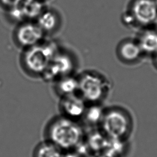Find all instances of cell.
<instances>
[{"instance_id": "cell-1", "label": "cell", "mask_w": 157, "mask_h": 157, "mask_svg": "<svg viewBox=\"0 0 157 157\" xmlns=\"http://www.w3.org/2000/svg\"><path fill=\"white\" fill-rule=\"evenodd\" d=\"M44 139L63 152L76 149L83 141L85 132L78 121L61 114L52 118L44 129Z\"/></svg>"}, {"instance_id": "cell-2", "label": "cell", "mask_w": 157, "mask_h": 157, "mask_svg": "<svg viewBox=\"0 0 157 157\" xmlns=\"http://www.w3.org/2000/svg\"><path fill=\"white\" fill-rule=\"evenodd\" d=\"M60 48L56 41L46 39L37 45L23 50L20 56L23 70L29 76L42 78Z\"/></svg>"}, {"instance_id": "cell-3", "label": "cell", "mask_w": 157, "mask_h": 157, "mask_svg": "<svg viewBox=\"0 0 157 157\" xmlns=\"http://www.w3.org/2000/svg\"><path fill=\"white\" fill-rule=\"evenodd\" d=\"M78 94L88 104H99L110 90V83L102 73L86 70L78 74Z\"/></svg>"}, {"instance_id": "cell-4", "label": "cell", "mask_w": 157, "mask_h": 157, "mask_svg": "<svg viewBox=\"0 0 157 157\" xmlns=\"http://www.w3.org/2000/svg\"><path fill=\"white\" fill-rule=\"evenodd\" d=\"M99 124L102 132L110 139L123 140L131 127L130 117L120 109L104 111Z\"/></svg>"}, {"instance_id": "cell-5", "label": "cell", "mask_w": 157, "mask_h": 157, "mask_svg": "<svg viewBox=\"0 0 157 157\" xmlns=\"http://www.w3.org/2000/svg\"><path fill=\"white\" fill-rule=\"evenodd\" d=\"M76 67L77 59L75 55L61 47L52 58L41 78L53 83L63 77L75 74Z\"/></svg>"}, {"instance_id": "cell-6", "label": "cell", "mask_w": 157, "mask_h": 157, "mask_svg": "<svg viewBox=\"0 0 157 157\" xmlns=\"http://www.w3.org/2000/svg\"><path fill=\"white\" fill-rule=\"evenodd\" d=\"M125 10L138 29L151 27L157 17V6L153 0H130Z\"/></svg>"}, {"instance_id": "cell-7", "label": "cell", "mask_w": 157, "mask_h": 157, "mask_svg": "<svg viewBox=\"0 0 157 157\" xmlns=\"http://www.w3.org/2000/svg\"><path fill=\"white\" fill-rule=\"evenodd\" d=\"M46 36L36 21L32 20L18 23L13 35L15 43L22 50L42 42Z\"/></svg>"}, {"instance_id": "cell-8", "label": "cell", "mask_w": 157, "mask_h": 157, "mask_svg": "<svg viewBox=\"0 0 157 157\" xmlns=\"http://www.w3.org/2000/svg\"><path fill=\"white\" fill-rule=\"evenodd\" d=\"M118 59L126 65H134L141 61L145 56L135 37L121 40L116 47Z\"/></svg>"}, {"instance_id": "cell-9", "label": "cell", "mask_w": 157, "mask_h": 157, "mask_svg": "<svg viewBox=\"0 0 157 157\" xmlns=\"http://www.w3.org/2000/svg\"><path fill=\"white\" fill-rule=\"evenodd\" d=\"M86 106L87 103L78 93L60 97L58 103L60 114L76 121L82 119Z\"/></svg>"}, {"instance_id": "cell-10", "label": "cell", "mask_w": 157, "mask_h": 157, "mask_svg": "<svg viewBox=\"0 0 157 157\" xmlns=\"http://www.w3.org/2000/svg\"><path fill=\"white\" fill-rule=\"evenodd\" d=\"M45 3L40 0H23L17 8L9 11V13L18 23L35 21L47 7Z\"/></svg>"}, {"instance_id": "cell-11", "label": "cell", "mask_w": 157, "mask_h": 157, "mask_svg": "<svg viewBox=\"0 0 157 157\" xmlns=\"http://www.w3.org/2000/svg\"><path fill=\"white\" fill-rule=\"evenodd\" d=\"M35 21L47 36L56 33L61 24V18L58 12L48 7H45Z\"/></svg>"}, {"instance_id": "cell-12", "label": "cell", "mask_w": 157, "mask_h": 157, "mask_svg": "<svg viewBox=\"0 0 157 157\" xmlns=\"http://www.w3.org/2000/svg\"><path fill=\"white\" fill-rule=\"evenodd\" d=\"M135 38L145 56L151 57L157 52V31L152 27L139 29Z\"/></svg>"}, {"instance_id": "cell-13", "label": "cell", "mask_w": 157, "mask_h": 157, "mask_svg": "<svg viewBox=\"0 0 157 157\" xmlns=\"http://www.w3.org/2000/svg\"><path fill=\"white\" fill-rule=\"evenodd\" d=\"M109 139L101 131H91L85 133L83 141L87 154L94 155L102 151L108 147Z\"/></svg>"}, {"instance_id": "cell-14", "label": "cell", "mask_w": 157, "mask_h": 157, "mask_svg": "<svg viewBox=\"0 0 157 157\" xmlns=\"http://www.w3.org/2000/svg\"><path fill=\"white\" fill-rule=\"evenodd\" d=\"M53 83L54 90L59 98L78 93V75L75 74L63 77Z\"/></svg>"}, {"instance_id": "cell-15", "label": "cell", "mask_w": 157, "mask_h": 157, "mask_svg": "<svg viewBox=\"0 0 157 157\" xmlns=\"http://www.w3.org/2000/svg\"><path fill=\"white\" fill-rule=\"evenodd\" d=\"M63 151L48 140L39 142L34 148L33 157H62Z\"/></svg>"}, {"instance_id": "cell-16", "label": "cell", "mask_w": 157, "mask_h": 157, "mask_svg": "<svg viewBox=\"0 0 157 157\" xmlns=\"http://www.w3.org/2000/svg\"><path fill=\"white\" fill-rule=\"evenodd\" d=\"M104 112V111L99 104H87L85 113L81 120L86 124L90 126L100 124Z\"/></svg>"}, {"instance_id": "cell-17", "label": "cell", "mask_w": 157, "mask_h": 157, "mask_svg": "<svg viewBox=\"0 0 157 157\" xmlns=\"http://www.w3.org/2000/svg\"><path fill=\"white\" fill-rule=\"evenodd\" d=\"M23 1V0H0V6L9 12L17 8Z\"/></svg>"}, {"instance_id": "cell-18", "label": "cell", "mask_w": 157, "mask_h": 157, "mask_svg": "<svg viewBox=\"0 0 157 157\" xmlns=\"http://www.w3.org/2000/svg\"><path fill=\"white\" fill-rule=\"evenodd\" d=\"M118 156L119 155L107 147L106 149L94 155L93 157H118Z\"/></svg>"}, {"instance_id": "cell-19", "label": "cell", "mask_w": 157, "mask_h": 157, "mask_svg": "<svg viewBox=\"0 0 157 157\" xmlns=\"http://www.w3.org/2000/svg\"><path fill=\"white\" fill-rule=\"evenodd\" d=\"M62 157H86V156L75 149L64 151Z\"/></svg>"}, {"instance_id": "cell-20", "label": "cell", "mask_w": 157, "mask_h": 157, "mask_svg": "<svg viewBox=\"0 0 157 157\" xmlns=\"http://www.w3.org/2000/svg\"><path fill=\"white\" fill-rule=\"evenodd\" d=\"M150 58L151 59L152 65L153 66L154 68L157 71V52L155 54H153Z\"/></svg>"}, {"instance_id": "cell-21", "label": "cell", "mask_w": 157, "mask_h": 157, "mask_svg": "<svg viewBox=\"0 0 157 157\" xmlns=\"http://www.w3.org/2000/svg\"><path fill=\"white\" fill-rule=\"evenodd\" d=\"M151 27H152L153 29H155L156 31H157V17H156L155 21H154V23H153V25H152Z\"/></svg>"}, {"instance_id": "cell-22", "label": "cell", "mask_w": 157, "mask_h": 157, "mask_svg": "<svg viewBox=\"0 0 157 157\" xmlns=\"http://www.w3.org/2000/svg\"><path fill=\"white\" fill-rule=\"evenodd\" d=\"M154 1V2H155V3L156 4V6H157V0H153Z\"/></svg>"}, {"instance_id": "cell-23", "label": "cell", "mask_w": 157, "mask_h": 157, "mask_svg": "<svg viewBox=\"0 0 157 157\" xmlns=\"http://www.w3.org/2000/svg\"><path fill=\"white\" fill-rule=\"evenodd\" d=\"M40 1H44V2H45L47 0H40Z\"/></svg>"}]
</instances>
